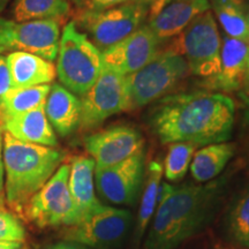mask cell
Here are the masks:
<instances>
[{"label": "cell", "instance_id": "obj_29", "mask_svg": "<svg viewBox=\"0 0 249 249\" xmlns=\"http://www.w3.org/2000/svg\"><path fill=\"white\" fill-rule=\"evenodd\" d=\"M12 90H13V87H12L11 74H9L8 65L6 61V55L0 54V127L2 123V111H4L6 98L8 97Z\"/></svg>", "mask_w": 249, "mask_h": 249}, {"label": "cell", "instance_id": "obj_7", "mask_svg": "<svg viewBox=\"0 0 249 249\" xmlns=\"http://www.w3.org/2000/svg\"><path fill=\"white\" fill-rule=\"evenodd\" d=\"M70 164H62L28 202L24 217L40 229L73 226L79 223L70 192Z\"/></svg>", "mask_w": 249, "mask_h": 249}, {"label": "cell", "instance_id": "obj_1", "mask_svg": "<svg viewBox=\"0 0 249 249\" xmlns=\"http://www.w3.org/2000/svg\"><path fill=\"white\" fill-rule=\"evenodd\" d=\"M235 103L207 90L166 96L152 114V128L163 143L195 145L223 143L231 138Z\"/></svg>", "mask_w": 249, "mask_h": 249}, {"label": "cell", "instance_id": "obj_19", "mask_svg": "<svg viewBox=\"0 0 249 249\" xmlns=\"http://www.w3.org/2000/svg\"><path fill=\"white\" fill-rule=\"evenodd\" d=\"M13 90L50 85L57 76L52 61L27 52H12L6 55Z\"/></svg>", "mask_w": 249, "mask_h": 249}, {"label": "cell", "instance_id": "obj_37", "mask_svg": "<svg viewBox=\"0 0 249 249\" xmlns=\"http://www.w3.org/2000/svg\"><path fill=\"white\" fill-rule=\"evenodd\" d=\"M246 105V113H245V123L247 128H249V102L245 103Z\"/></svg>", "mask_w": 249, "mask_h": 249}, {"label": "cell", "instance_id": "obj_24", "mask_svg": "<svg viewBox=\"0 0 249 249\" xmlns=\"http://www.w3.org/2000/svg\"><path fill=\"white\" fill-rule=\"evenodd\" d=\"M226 36L249 43L247 18L241 0H210Z\"/></svg>", "mask_w": 249, "mask_h": 249}, {"label": "cell", "instance_id": "obj_3", "mask_svg": "<svg viewBox=\"0 0 249 249\" xmlns=\"http://www.w3.org/2000/svg\"><path fill=\"white\" fill-rule=\"evenodd\" d=\"M2 156L5 166V202L24 216L30 198L49 181L65 160L59 149L31 144L4 133Z\"/></svg>", "mask_w": 249, "mask_h": 249}, {"label": "cell", "instance_id": "obj_40", "mask_svg": "<svg viewBox=\"0 0 249 249\" xmlns=\"http://www.w3.org/2000/svg\"><path fill=\"white\" fill-rule=\"evenodd\" d=\"M246 18H247V23H248V29H249V12L246 14Z\"/></svg>", "mask_w": 249, "mask_h": 249}, {"label": "cell", "instance_id": "obj_4", "mask_svg": "<svg viewBox=\"0 0 249 249\" xmlns=\"http://www.w3.org/2000/svg\"><path fill=\"white\" fill-rule=\"evenodd\" d=\"M104 67L103 53L75 21L64 27L57 54V76L60 85L76 96H85Z\"/></svg>", "mask_w": 249, "mask_h": 249}, {"label": "cell", "instance_id": "obj_13", "mask_svg": "<svg viewBox=\"0 0 249 249\" xmlns=\"http://www.w3.org/2000/svg\"><path fill=\"white\" fill-rule=\"evenodd\" d=\"M160 40L149 26H141L134 33L103 51L104 65L127 76L149 64L158 54Z\"/></svg>", "mask_w": 249, "mask_h": 249}, {"label": "cell", "instance_id": "obj_16", "mask_svg": "<svg viewBox=\"0 0 249 249\" xmlns=\"http://www.w3.org/2000/svg\"><path fill=\"white\" fill-rule=\"evenodd\" d=\"M210 0H171L150 18L149 28L161 39L178 36L198 15L210 11Z\"/></svg>", "mask_w": 249, "mask_h": 249}, {"label": "cell", "instance_id": "obj_9", "mask_svg": "<svg viewBox=\"0 0 249 249\" xmlns=\"http://www.w3.org/2000/svg\"><path fill=\"white\" fill-rule=\"evenodd\" d=\"M60 23L58 20L18 22L0 18V54L27 52L53 61L58 54Z\"/></svg>", "mask_w": 249, "mask_h": 249}, {"label": "cell", "instance_id": "obj_21", "mask_svg": "<svg viewBox=\"0 0 249 249\" xmlns=\"http://www.w3.org/2000/svg\"><path fill=\"white\" fill-rule=\"evenodd\" d=\"M235 151L232 143H214L196 151L191 163V173L197 182H209L222 173Z\"/></svg>", "mask_w": 249, "mask_h": 249}, {"label": "cell", "instance_id": "obj_17", "mask_svg": "<svg viewBox=\"0 0 249 249\" xmlns=\"http://www.w3.org/2000/svg\"><path fill=\"white\" fill-rule=\"evenodd\" d=\"M44 111L53 130L60 136H67L80 126L82 103L60 83H54L46 97Z\"/></svg>", "mask_w": 249, "mask_h": 249}, {"label": "cell", "instance_id": "obj_6", "mask_svg": "<svg viewBox=\"0 0 249 249\" xmlns=\"http://www.w3.org/2000/svg\"><path fill=\"white\" fill-rule=\"evenodd\" d=\"M147 14L148 6L128 1L103 11L81 9L75 23L103 52L139 29Z\"/></svg>", "mask_w": 249, "mask_h": 249}, {"label": "cell", "instance_id": "obj_34", "mask_svg": "<svg viewBox=\"0 0 249 249\" xmlns=\"http://www.w3.org/2000/svg\"><path fill=\"white\" fill-rule=\"evenodd\" d=\"M171 0H157V1H155L154 4L151 5V9H150V18L154 17L158 13V12L160 11V9H163L165 6H166Z\"/></svg>", "mask_w": 249, "mask_h": 249}, {"label": "cell", "instance_id": "obj_15", "mask_svg": "<svg viewBox=\"0 0 249 249\" xmlns=\"http://www.w3.org/2000/svg\"><path fill=\"white\" fill-rule=\"evenodd\" d=\"M249 43L224 36L220 50V70L217 75L204 79L202 87L209 91H240L244 83Z\"/></svg>", "mask_w": 249, "mask_h": 249}, {"label": "cell", "instance_id": "obj_32", "mask_svg": "<svg viewBox=\"0 0 249 249\" xmlns=\"http://www.w3.org/2000/svg\"><path fill=\"white\" fill-rule=\"evenodd\" d=\"M46 249H92V248H90L88 246H85L82 244H79V242H75V241L64 240V241L55 242V244L49 246Z\"/></svg>", "mask_w": 249, "mask_h": 249}, {"label": "cell", "instance_id": "obj_2", "mask_svg": "<svg viewBox=\"0 0 249 249\" xmlns=\"http://www.w3.org/2000/svg\"><path fill=\"white\" fill-rule=\"evenodd\" d=\"M223 180L203 185L173 186L161 182L144 249H177L209 219Z\"/></svg>", "mask_w": 249, "mask_h": 249}, {"label": "cell", "instance_id": "obj_8", "mask_svg": "<svg viewBox=\"0 0 249 249\" xmlns=\"http://www.w3.org/2000/svg\"><path fill=\"white\" fill-rule=\"evenodd\" d=\"M173 46L185 54L189 71L203 79L217 75L220 70L219 31L210 11L198 15L179 35Z\"/></svg>", "mask_w": 249, "mask_h": 249}, {"label": "cell", "instance_id": "obj_30", "mask_svg": "<svg viewBox=\"0 0 249 249\" xmlns=\"http://www.w3.org/2000/svg\"><path fill=\"white\" fill-rule=\"evenodd\" d=\"M130 0H88L86 7L83 9H88V11H103V9H107L114 6L123 5L124 2H128Z\"/></svg>", "mask_w": 249, "mask_h": 249}, {"label": "cell", "instance_id": "obj_31", "mask_svg": "<svg viewBox=\"0 0 249 249\" xmlns=\"http://www.w3.org/2000/svg\"><path fill=\"white\" fill-rule=\"evenodd\" d=\"M5 204V166L2 156V136L0 129V205Z\"/></svg>", "mask_w": 249, "mask_h": 249}, {"label": "cell", "instance_id": "obj_14", "mask_svg": "<svg viewBox=\"0 0 249 249\" xmlns=\"http://www.w3.org/2000/svg\"><path fill=\"white\" fill-rule=\"evenodd\" d=\"M85 147L96 167H107L142 152L144 141L138 129L116 126L87 136Z\"/></svg>", "mask_w": 249, "mask_h": 249}, {"label": "cell", "instance_id": "obj_26", "mask_svg": "<svg viewBox=\"0 0 249 249\" xmlns=\"http://www.w3.org/2000/svg\"><path fill=\"white\" fill-rule=\"evenodd\" d=\"M197 145L187 142L171 143L163 165V174L169 181L177 182L186 176Z\"/></svg>", "mask_w": 249, "mask_h": 249}, {"label": "cell", "instance_id": "obj_36", "mask_svg": "<svg viewBox=\"0 0 249 249\" xmlns=\"http://www.w3.org/2000/svg\"><path fill=\"white\" fill-rule=\"evenodd\" d=\"M71 1H73L74 4L77 6V7L81 8V9H83V8L86 7V5H87V2H88V0H71Z\"/></svg>", "mask_w": 249, "mask_h": 249}, {"label": "cell", "instance_id": "obj_10", "mask_svg": "<svg viewBox=\"0 0 249 249\" xmlns=\"http://www.w3.org/2000/svg\"><path fill=\"white\" fill-rule=\"evenodd\" d=\"M80 128L89 130L99 126L113 114L129 110L126 76L104 65L97 81L81 99Z\"/></svg>", "mask_w": 249, "mask_h": 249}, {"label": "cell", "instance_id": "obj_23", "mask_svg": "<svg viewBox=\"0 0 249 249\" xmlns=\"http://www.w3.org/2000/svg\"><path fill=\"white\" fill-rule=\"evenodd\" d=\"M71 12L67 0H14L12 5L13 20L18 22L36 20H58Z\"/></svg>", "mask_w": 249, "mask_h": 249}, {"label": "cell", "instance_id": "obj_5", "mask_svg": "<svg viewBox=\"0 0 249 249\" xmlns=\"http://www.w3.org/2000/svg\"><path fill=\"white\" fill-rule=\"evenodd\" d=\"M189 73L183 55L176 48L158 54L141 70L126 76L129 110L149 104L172 90Z\"/></svg>", "mask_w": 249, "mask_h": 249}, {"label": "cell", "instance_id": "obj_39", "mask_svg": "<svg viewBox=\"0 0 249 249\" xmlns=\"http://www.w3.org/2000/svg\"><path fill=\"white\" fill-rule=\"evenodd\" d=\"M9 1H11V0H0V13L5 11V8L7 7Z\"/></svg>", "mask_w": 249, "mask_h": 249}, {"label": "cell", "instance_id": "obj_41", "mask_svg": "<svg viewBox=\"0 0 249 249\" xmlns=\"http://www.w3.org/2000/svg\"><path fill=\"white\" fill-rule=\"evenodd\" d=\"M219 249H225V248H219Z\"/></svg>", "mask_w": 249, "mask_h": 249}, {"label": "cell", "instance_id": "obj_20", "mask_svg": "<svg viewBox=\"0 0 249 249\" xmlns=\"http://www.w3.org/2000/svg\"><path fill=\"white\" fill-rule=\"evenodd\" d=\"M70 167L68 185L80 223L102 204L95 194L96 164L91 157L79 156L73 158Z\"/></svg>", "mask_w": 249, "mask_h": 249}, {"label": "cell", "instance_id": "obj_25", "mask_svg": "<svg viewBox=\"0 0 249 249\" xmlns=\"http://www.w3.org/2000/svg\"><path fill=\"white\" fill-rule=\"evenodd\" d=\"M50 89H51L50 85H43L31 87V88L12 90L8 97L6 98L4 105L2 123L7 118L18 116V114L44 107Z\"/></svg>", "mask_w": 249, "mask_h": 249}, {"label": "cell", "instance_id": "obj_11", "mask_svg": "<svg viewBox=\"0 0 249 249\" xmlns=\"http://www.w3.org/2000/svg\"><path fill=\"white\" fill-rule=\"evenodd\" d=\"M132 225L128 210L101 204L76 225L65 232V240L75 241L92 249H111L124 240Z\"/></svg>", "mask_w": 249, "mask_h": 249}, {"label": "cell", "instance_id": "obj_35", "mask_svg": "<svg viewBox=\"0 0 249 249\" xmlns=\"http://www.w3.org/2000/svg\"><path fill=\"white\" fill-rule=\"evenodd\" d=\"M23 242L0 241V249H22Z\"/></svg>", "mask_w": 249, "mask_h": 249}, {"label": "cell", "instance_id": "obj_33", "mask_svg": "<svg viewBox=\"0 0 249 249\" xmlns=\"http://www.w3.org/2000/svg\"><path fill=\"white\" fill-rule=\"evenodd\" d=\"M240 97L244 103L249 102V52H248V58H247V65H246V71H245V77H244V83H242L240 91Z\"/></svg>", "mask_w": 249, "mask_h": 249}, {"label": "cell", "instance_id": "obj_27", "mask_svg": "<svg viewBox=\"0 0 249 249\" xmlns=\"http://www.w3.org/2000/svg\"><path fill=\"white\" fill-rule=\"evenodd\" d=\"M227 224L233 240L249 248V188L233 205Z\"/></svg>", "mask_w": 249, "mask_h": 249}, {"label": "cell", "instance_id": "obj_22", "mask_svg": "<svg viewBox=\"0 0 249 249\" xmlns=\"http://www.w3.org/2000/svg\"><path fill=\"white\" fill-rule=\"evenodd\" d=\"M161 176H163V164L160 160H152L148 165L147 179H145L144 189H143L141 207H140L138 219H136L135 235H134L136 242L142 240L143 235L154 217L158 196H160Z\"/></svg>", "mask_w": 249, "mask_h": 249}, {"label": "cell", "instance_id": "obj_12", "mask_svg": "<svg viewBox=\"0 0 249 249\" xmlns=\"http://www.w3.org/2000/svg\"><path fill=\"white\" fill-rule=\"evenodd\" d=\"M144 176V154L107 167H95L96 187L99 195L110 203L133 205L138 200Z\"/></svg>", "mask_w": 249, "mask_h": 249}, {"label": "cell", "instance_id": "obj_28", "mask_svg": "<svg viewBox=\"0 0 249 249\" xmlns=\"http://www.w3.org/2000/svg\"><path fill=\"white\" fill-rule=\"evenodd\" d=\"M26 230L13 213L0 205V241L24 242Z\"/></svg>", "mask_w": 249, "mask_h": 249}, {"label": "cell", "instance_id": "obj_18", "mask_svg": "<svg viewBox=\"0 0 249 249\" xmlns=\"http://www.w3.org/2000/svg\"><path fill=\"white\" fill-rule=\"evenodd\" d=\"M0 129L12 138L31 144L54 148L57 136L46 118L44 107L4 120Z\"/></svg>", "mask_w": 249, "mask_h": 249}, {"label": "cell", "instance_id": "obj_38", "mask_svg": "<svg viewBox=\"0 0 249 249\" xmlns=\"http://www.w3.org/2000/svg\"><path fill=\"white\" fill-rule=\"evenodd\" d=\"M130 1L138 2V4H141V5H144V6H148L149 4L152 5L155 1H157V0H130Z\"/></svg>", "mask_w": 249, "mask_h": 249}]
</instances>
